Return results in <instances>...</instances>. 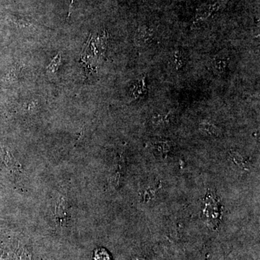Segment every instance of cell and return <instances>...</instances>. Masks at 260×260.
Wrapping results in <instances>:
<instances>
[{"label":"cell","instance_id":"obj_1","mask_svg":"<svg viewBox=\"0 0 260 260\" xmlns=\"http://www.w3.org/2000/svg\"><path fill=\"white\" fill-rule=\"evenodd\" d=\"M153 32L148 27H142L138 29L135 37V43L138 47L147 45L153 40Z\"/></svg>","mask_w":260,"mask_h":260},{"label":"cell","instance_id":"obj_2","mask_svg":"<svg viewBox=\"0 0 260 260\" xmlns=\"http://www.w3.org/2000/svg\"><path fill=\"white\" fill-rule=\"evenodd\" d=\"M54 218L56 222L61 223L66 220L67 218V200L64 197H60L56 200L54 208Z\"/></svg>","mask_w":260,"mask_h":260},{"label":"cell","instance_id":"obj_3","mask_svg":"<svg viewBox=\"0 0 260 260\" xmlns=\"http://www.w3.org/2000/svg\"><path fill=\"white\" fill-rule=\"evenodd\" d=\"M228 61L226 57L223 56H217L213 60V68L218 73H223L226 69Z\"/></svg>","mask_w":260,"mask_h":260},{"label":"cell","instance_id":"obj_4","mask_svg":"<svg viewBox=\"0 0 260 260\" xmlns=\"http://www.w3.org/2000/svg\"><path fill=\"white\" fill-rule=\"evenodd\" d=\"M200 129L205 134L210 136H217L219 134V130L216 126L214 125L213 123L208 121H204L201 122L200 125Z\"/></svg>","mask_w":260,"mask_h":260},{"label":"cell","instance_id":"obj_5","mask_svg":"<svg viewBox=\"0 0 260 260\" xmlns=\"http://www.w3.org/2000/svg\"><path fill=\"white\" fill-rule=\"evenodd\" d=\"M174 64L177 71L182 69L183 67H184V60H183L181 51L179 50V49H177V50L174 51Z\"/></svg>","mask_w":260,"mask_h":260},{"label":"cell","instance_id":"obj_6","mask_svg":"<svg viewBox=\"0 0 260 260\" xmlns=\"http://www.w3.org/2000/svg\"><path fill=\"white\" fill-rule=\"evenodd\" d=\"M94 259L111 260V257L107 250L101 248V249H98L95 250V254H94Z\"/></svg>","mask_w":260,"mask_h":260},{"label":"cell","instance_id":"obj_7","mask_svg":"<svg viewBox=\"0 0 260 260\" xmlns=\"http://www.w3.org/2000/svg\"><path fill=\"white\" fill-rule=\"evenodd\" d=\"M167 120V115L162 114V113H156V114H153V117H152V121L155 125H160L165 123Z\"/></svg>","mask_w":260,"mask_h":260},{"label":"cell","instance_id":"obj_8","mask_svg":"<svg viewBox=\"0 0 260 260\" xmlns=\"http://www.w3.org/2000/svg\"><path fill=\"white\" fill-rule=\"evenodd\" d=\"M59 62H60V56H59V55H57L55 58H54V59L53 60L52 62H51V64L49 65V69H51L53 72L55 71L56 70V66H58Z\"/></svg>","mask_w":260,"mask_h":260}]
</instances>
